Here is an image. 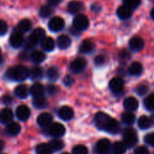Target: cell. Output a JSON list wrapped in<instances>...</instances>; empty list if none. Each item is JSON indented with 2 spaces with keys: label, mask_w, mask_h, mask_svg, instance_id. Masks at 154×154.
I'll return each mask as SVG.
<instances>
[{
  "label": "cell",
  "mask_w": 154,
  "mask_h": 154,
  "mask_svg": "<svg viewBox=\"0 0 154 154\" xmlns=\"http://www.w3.org/2000/svg\"><path fill=\"white\" fill-rule=\"evenodd\" d=\"M122 140L127 148H132L138 142V135L131 128H126L122 132Z\"/></svg>",
  "instance_id": "3"
},
{
  "label": "cell",
  "mask_w": 154,
  "mask_h": 154,
  "mask_svg": "<svg viewBox=\"0 0 154 154\" xmlns=\"http://www.w3.org/2000/svg\"><path fill=\"white\" fill-rule=\"evenodd\" d=\"M24 41H25V38H24V35H23V33L19 32V31H16L14 32L11 35H10V38H9V43L10 45L15 47V48H18L20 46L23 45L24 44Z\"/></svg>",
  "instance_id": "11"
},
{
  "label": "cell",
  "mask_w": 154,
  "mask_h": 154,
  "mask_svg": "<svg viewBox=\"0 0 154 154\" xmlns=\"http://www.w3.org/2000/svg\"><path fill=\"white\" fill-rule=\"evenodd\" d=\"M109 88L114 94H120L123 91L124 88V82L120 77H114L110 81Z\"/></svg>",
  "instance_id": "9"
},
{
  "label": "cell",
  "mask_w": 154,
  "mask_h": 154,
  "mask_svg": "<svg viewBox=\"0 0 154 154\" xmlns=\"http://www.w3.org/2000/svg\"><path fill=\"white\" fill-rule=\"evenodd\" d=\"M83 9H84V4L80 1H72L67 5V11L72 15L78 14Z\"/></svg>",
  "instance_id": "18"
},
{
  "label": "cell",
  "mask_w": 154,
  "mask_h": 154,
  "mask_svg": "<svg viewBox=\"0 0 154 154\" xmlns=\"http://www.w3.org/2000/svg\"><path fill=\"white\" fill-rule=\"evenodd\" d=\"M14 93L17 97H18L20 99H25L29 94V89L27 88V86L26 85H20L15 88Z\"/></svg>",
  "instance_id": "22"
},
{
  "label": "cell",
  "mask_w": 154,
  "mask_h": 154,
  "mask_svg": "<svg viewBox=\"0 0 154 154\" xmlns=\"http://www.w3.org/2000/svg\"><path fill=\"white\" fill-rule=\"evenodd\" d=\"M7 76L11 80L21 82L26 80L29 76V70L27 69V67L24 65H17L9 68L7 71Z\"/></svg>",
  "instance_id": "2"
},
{
  "label": "cell",
  "mask_w": 154,
  "mask_h": 154,
  "mask_svg": "<svg viewBox=\"0 0 154 154\" xmlns=\"http://www.w3.org/2000/svg\"><path fill=\"white\" fill-rule=\"evenodd\" d=\"M53 122V116L48 112H43L37 117V123L41 127H47Z\"/></svg>",
  "instance_id": "16"
},
{
  "label": "cell",
  "mask_w": 154,
  "mask_h": 154,
  "mask_svg": "<svg viewBox=\"0 0 154 154\" xmlns=\"http://www.w3.org/2000/svg\"><path fill=\"white\" fill-rule=\"evenodd\" d=\"M137 123H138L139 128L141 129V130H147V129H149L152 125L151 121H150V118L148 117V116H146V115L140 116L139 118Z\"/></svg>",
  "instance_id": "28"
},
{
  "label": "cell",
  "mask_w": 154,
  "mask_h": 154,
  "mask_svg": "<svg viewBox=\"0 0 154 154\" xmlns=\"http://www.w3.org/2000/svg\"><path fill=\"white\" fill-rule=\"evenodd\" d=\"M53 13H54V8H53V7L50 6V5L43 6V7L40 8V10H39V16H40L42 18L49 17Z\"/></svg>",
  "instance_id": "34"
},
{
  "label": "cell",
  "mask_w": 154,
  "mask_h": 154,
  "mask_svg": "<svg viewBox=\"0 0 154 154\" xmlns=\"http://www.w3.org/2000/svg\"><path fill=\"white\" fill-rule=\"evenodd\" d=\"M46 76H47V78L50 81H55V80H57L58 77H59V72H58L57 68H55V67H50V68H48V70L46 72Z\"/></svg>",
  "instance_id": "37"
},
{
  "label": "cell",
  "mask_w": 154,
  "mask_h": 154,
  "mask_svg": "<svg viewBox=\"0 0 154 154\" xmlns=\"http://www.w3.org/2000/svg\"><path fill=\"white\" fill-rule=\"evenodd\" d=\"M48 27L53 32H59L64 27V20L59 17H54L48 23Z\"/></svg>",
  "instance_id": "7"
},
{
  "label": "cell",
  "mask_w": 154,
  "mask_h": 154,
  "mask_svg": "<svg viewBox=\"0 0 154 154\" xmlns=\"http://www.w3.org/2000/svg\"><path fill=\"white\" fill-rule=\"evenodd\" d=\"M49 134L55 137V138H60L62 136L64 135L65 133V128L62 123L59 122H54V123H51L50 127H49Z\"/></svg>",
  "instance_id": "10"
},
{
  "label": "cell",
  "mask_w": 154,
  "mask_h": 154,
  "mask_svg": "<svg viewBox=\"0 0 154 154\" xmlns=\"http://www.w3.org/2000/svg\"><path fill=\"white\" fill-rule=\"evenodd\" d=\"M48 144H49V146H50V148L52 149L53 151H59V150H61V149L63 148V146H64L63 140H59V139L52 140Z\"/></svg>",
  "instance_id": "36"
},
{
  "label": "cell",
  "mask_w": 154,
  "mask_h": 154,
  "mask_svg": "<svg viewBox=\"0 0 154 154\" xmlns=\"http://www.w3.org/2000/svg\"><path fill=\"white\" fill-rule=\"evenodd\" d=\"M57 45L60 49L64 50L70 47L71 45V38L66 35H62L57 38Z\"/></svg>",
  "instance_id": "24"
},
{
  "label": "cell",
  "mask_w": 154,
  "mask_h": 154,
  "mask_svg": "<svg viewBox=\"0 0 154 154\" xmlns=\"http://www.w3.org/2000/svg\"><path fill=\"white\" fill-rule=\"evenodd\" d=\"M1 62H2V58H0V63H1Z\"/></svg>",
  "instance_id": "55"
},
{
  "label": "cell",
  "mask_w": 154,
  "mask_h": 154,
  "mask_svg": "<svg viewBox=\"0 0 154 154\" xmlns=\"http://www.w3.org/2000/svg\"><path fill=\"white\" fill-rule=\"evenodd\" d=\"M29 93L34 96H40V95H44L45 94V86L41 84H35L33 85L31 87H30V90H29Z\"/></svg>",
  "instance_id": "26"
},
{
  "label": "cell",
  "mask_w": 154,
  "mask_h": 154,
  "mask_svg": "<svg viewBox=\"0 0 154 154\" xmlns=\"http://www.w3.org/2000/svg\"><path fill=\"white\" fill-rule=\"evenodd\" d=\"M30 58H31L33 63H42V62H44L45 60V53H43L41 51L35 50V51L32 52Z\"/></svg>",
  "instance_id": "29"
},
{
  "label": "cell",
  "mask_w": 154,
  "mask_h": 154,
  "mask_svg": "<svg viewBox=\"0 0 154 154\" xmlns=\"http://www.w3.org/2000/svg\"><path fill=\"white\" fill-rule=\"evenodd\" d=\"M87 65V62L83 57H78L74 59L70 65V70L72 73H80L82 72Z\"/></svg>",
  "instance_id": "5"
},
{
  "label": "cell",
  "mask_w": 154,
  "mask_h": 154,
  "mask_svg": "<svg viewBox=\"0 0 154 154\" xmlns=\"http://www.w3.org/2000/svg\"><path fill=\"white\" fill-rule=\"evenodd\" d=\"M131 15H132V9L128 8L125 5L119 7V8L117 9V16L120 19L126 20V19L130 18L131 17Z\"/></svg>",
  "instance_id": "19"
},
{
  "label": "cell",
  "mask_w": 154,
  "mask_h": 154,
  "mask_svg": "<svg viewBox=\"0 0 154 154\" xmlns=\"http://www.w3.org/2000/svg\"><path fill=\"white\" fill-rule=\"evenodd\" d=\"M131 57V54L128 51L126 50H122L121 53H120V58L122 60H129V58Z\"/></svg>",
  "instance_id": "48"
},
{
  "label": "cell",
  "mask_w": 154,
  "mask_h": 154,
  "mask_svg": "<svg viewBox=\"0 0 154 154\" xmlns=\"http://www.w3.org/2000/svg\"><path fill=\"white\" fill-rule=\"evenodd\" d=\"M150 17H151V18L154 20V8H152V10L150 11Z\"/></svg>",
  "instance_id": "52"
},
{
  "label": "cell",
  "mask_w": 154,
  "mask_h": 154,
  "mask_svg": "<svg viewBox=\"0 0 154 154\" xmlns=\"http://www.w3.org/2000/svg\"><path fill=\"white\" fill-rule=\"evenodd\" d=\"M122 1H123V5L127 6L131 9H134L140 5L141 0H122Z\"/></svg>",
  "instance_id": "40"
},
{
  "label": "cell",
  "mask_w": 154,
  "mask_h": 154,
  "mask_svg": "<svg viewBox=\"0 0 154 154\" xmlns=\"http://www.w3.org/2000/svg\"><path fill=\"white\" fill-rule=\"evenodd\" d=\"M112 152L115 154H123L126 151L127 147L123 141H116L112 146Z\"/></svg>",
  "instance_id": "32"
},
{
  "label": "cell",
  "mask_w": 154,
  "mask_h": 154,
  "mask_svg": "<svg viewBox=\"0 0 154 154\" xmlns=\"http://www.w3.org/2000/svg\"><path fill=\"white\" fill-rule=\"evenodd\" d=\"M108 154H109V153H108ZM110 154H115V153H113V152H112V153H110Z\"/></svg>",
  "instance_id": "56"
},
{
  "label": "cell",
  "mask_w": 154,
  "mask_h": 154,
  "mask_svg": "<svg viewBox=\"0 0 154 154\" xmlns=\"http://www.w3.org/2000/svg\"><path fill=\"white\" fill-rule=\"evenodd\" d=\"M32 22L29 19H23L21 20L18 25H17V31L21 33H26L28 32L32 29Z\"/></svg>",
  "instance_id": "27"
},
{
  "label": "cell",
  "mask_w": 154,
  "mask_h": 154,
  "mask_svg": "<svg viewBox=\"0 0 154 154\" xmlns=\"http://www.w3.org/2000/svg\"><path fill=\"white\" fill-rule=\"evenodd\" d=\"M1 100H2V103H5V104H10L12 103V98L10 96H8V95L3 96Z\"/></svg>",
  "instance_id": "49"
},
{
  "label": "cell",
  "mask_w": 154,
  "mask_h": 154,
  "mask_svg": "<svg viewBox=\"0 0 154 154\" xmlns=\"http://www.w3.org/2000/svg\"><path fill=\"white\" fill-rule=\"evenodd\" d=\"M63 154H69V153H63Z\"/></svg>",
  "instance_id": "57"
},
{
  "label": "cell",
  "mask_w": 154,
  "mask_h": 154,
  "mask_svg": "<svg viewBox=\"0 0 154 154\" xmlns=\"http://www.w3.org/2000/svg\"><path fill=\"white\" fill-rule=\"evenodd\" d=\"M36 154H52L53 150L48 143H40L35 147Z\"/></svg>",
  "instance_id": "31"
},
{
  "label": "cell",
  "mask_w": 154,
  "mask_h": 154,
  "mask_svg": "<svg viewBox=\"0 0 154 154\" xmlns=\"http://www.w3.org/2000/svg\"><path fill=\"white\" fill-rule=\"evenodd\" d=\"M5 148V143L2 140H0V152H1Z\"/></svg>",
  "instance_id": "51"
},
{
  "label": "cell",
  "mask_w": 154,
  "mask_h": 154,
  "mask_svg": "<svg viewBox=\"0 0 154 154\" xmlns=\"http://www.w3.org/2000/svg\"><path fill=\"white\" fill-rule=\"evenodd\" d=\"M105 61H106V59H105L104 55L99 54V55H97V56L95 57V59H94V63H95L96 65H103V64L105 63Z\"/></svg>",
  "instance_id": "45"
},
{
  "label": "cell",
  "mask_w": 154,
  "mask_h": 154,
  "mask_svg": "<svg viewBox=\"0 0 154 154\" xmlns=\"http://www.w3.org/2000/svg\"><path fill=\"white\" fill-rule=\"evenodd\" d=\"M111 148H112L111 141L108 139H102L96 143L95 150L97 154H108Z\"/></svg>",
  "instance_id": "8"
},
{
  "label": "cell",
  "mask_w": 154,
  "mask_h": 154,
  "mask_svg": "<svg viewBox=\"0 0 154 154\" xmlns=\"http://www.w3.org/2000/svg\"><path fill=\"white\" fill-rule=\"evenodd\" d=\"M58 116L63 121H70L74 116V112L70 106H62L58 111Z\"/></svg>",
  "instance_id": "13"
},
{
  "label": "cell",
  "mask_w": 154,
  "mask_h": 154,
  "mask_svg": "<svg viewBox=\"0 0 154 154\" xmlns=\"http://www.w3.org/2000/svg\"><path fill=\"white\" fill-rule=\"evenodd\" d=\"M41 46L42 48L46 51V52H51L54 49V46H55V43H54V40L50 37V36H47V37H45L42 41H41Z\"/></svg>",
  "instance_id": "23"
},
{
  "label": "cell",
  "mask_w": 154,
  "mask_h": 154,
  "mask_svg": "<svg viewBox=\"0 0 154 154\" xmlns=\"http://www.w3.org/2000/svg\"><path fill=\"white\" fill-rule=\"evenodd\" d=\"M130 49L133 52H140L144 47V41L139 36H133L129 41Z\"/></svg>",
  "instance_id": "12"
},
{
  "label": "cell",
  "mask_w": 154,
  "mask_h": 154,
  "mask_svg": "<svg viewBox=\"0 0 154 154\" xmlns=\"http://www.w3.org/2000/svg\"><path fill=\"white\" fill-rule=\"evenodd\" d=\"M45 31L41 27H37V28H35V30L32 31V33H31V35H30L27 41L33 46H35V45L40 43L45 38Z\"/></svg>",
  "instance_id": "6"
},
{
  "label": "cell",
  "mask_w": 154,
  "mask_h": 154,
  "mask_svg": "<svg viewBox=\"0 0 154 154\" xmlns=\"http://www.w3.org/2000/svg\"><path fill=\"white\" fill-rule=\"evenodd\" d=\"M96 127L111 134H117L120 131V123L110 115L104 112H97L94 116Z\"/></svg>",
  "instance_id": "1"
},
{
  "label": "cell",
  "mask_w": 154,
  "mask_h": 154,
  "mask_svg": "<svg viewBox=\"0 0 154 154\" xmlns=\"http://www.w3.org/2000/svg\"><path fill=\"white\" fill-rule=\"evenodd\" d=\"M94 48H95L94 43L89 39H85L81 43L79 46V52L82 54H89L92 53L94 50Z\"/></svg>",
  "instance_id": "15"
},
{
  "label": "cell",
  "mask_w": 154,
  "mask_h": 154,
  "mask_svg": "<svg viewBox=\"0 0 154 154\" xmlns=\"http://www.w3.org/2000/svg\"><path fill=\"white\" fill-rule=\"evenodd\" d=\"M144 141H145L147 144H149V145L154 147V132H150V133L147 134V135L144 137Z\"/></svg>",
  "instance_id": "42"
},
{
  "label": "cell",
  "mask_w": 154,
  "mask_h": 154,
  "mask_svg": "<svg viewBox=\"0 0 154 154\" xmlns=\"http://www.w3.org/2000/svg\"><path fill=\"white\" fill-rule=\"evenodd\" d=\"M33 104L35 108L38 109H43L45 108L47 106V101L45 99V97L44 95H40V96H35L33 99Z\"/></svg>",
  "instance_id": "30"
},
{
  "label": "cell",
  "mask_w": 154,
  "mask_h": 154,
  "mask_svg": "<svg viewBox=\"0 0 154 154\" xmlns=\"http://www.w3.org/2000/svg\"><path fill=\"white\" fill-rule=\"evenodd\" d=\"M150 121H151V123H152V124H154V113L151 115V117H150Z\"/></svg>",
  "instance_id": "53"
},
{
  "label": "cell",
  "mask_w": 154,
  "mask_h": 154,
  "mask_svg": "<svg viewBox=\"0 0 154 154\" xmlns=\"http://www.w3.org/2000/svg\"><path fill=\"white\" fill-rule=\"evenodd\" d=\"M144 106L148 111H154V94H150L144 99Z\"/></svg>",
  "instance_id": "38"
},
{
  "label": "cell",
  "mask_w": 154,
  "mask_h": 154,
  "mask_svg": "<svg viewBox=\"0 0 154 154\" xmlns=\"http://www.w3.org/2000/svg\"><path fill=\"white\" fill-rule=\"evenodd\" d=\"M122 121L123 123H125L127 125H131L135 122V115L131 112L127 111L122 114Z\"/></svg>",
  "instance_id": "33"
},
{
  "label": "cell",
  "mask_w": 154,
  "mask_h": 154,
  "mask_svg": "<svg viewBox=\"0 0 154 154\" xmlns=\"http://www.w3.org/2000/svg\"><path fill=\"white\" fill-rule=\"evenodd\" d=\"M20 131H21V126L17 122H10L9 123L7 124L6 131L10 136H17V134H19Z\"/></svg>",
  "instance_id": "21"
},
{
  "label": "cell",
  "mask_w": 154,
  "mask_h": 154,
  "mask_svg": "<svg viewBox=\"0 0 154 154\" xmlns=\"http://www.w3.org/2000/svg\"><path fill=\"white\" fill-rule=\"evenodd\" d=\"M13 117H14L13 112L8 108H5L0 111V122L1 123L4 124L9 123L10 122H12Z\"/></svg>",
  "instance_id": "17"
},
{
  "label": "cell",
  "mask_w": 154,
  "mask_h": 154,
  "mask_svg": "<svg viewBox=\"0 0 154 154\" xmlns=\"http://www.w3.org/2000/svg\"><path fill=\"white\" fill-rule=\"evenodd\" d=\"M142 65L139 62H133L130 66H129V73L132 76H139L142 72Z\"/></svg>",
  "instance_id": "25"
},
{
  "label": "cell",
  "mask_w": 154,
  "mask_h": 154,
  "mask_svg": "<svg viewBox=\"0 0 154 154\" xmlns=\"http://www.w3.org/2000/svg\"><path fill=\"white\" fill-rule=\"evenodd\" d=\"M47 2L50 6L52 7H55L57 5H59L61 2H62V0H47Z\"/></svg>",
  "instance_id": "50"
},
{
  "label": "cell",
  "mask_w": 154,
  "mask_h": 154,
  "mask_svg": "<svg viewBox=\"0 0 154 154\" xmlns=\"http://www.w3.org/2000/svg\"><path fill=\"white\" fill-rule=\"evenodd\" d=\"M73 83H74V80L71 75H66L63 78V85L66 86H72Z\"/></svg>",
  "instance_id": "46"
},
{
  "label": "cell",
  "mask_w": 154,
  "mask_h": 154,
  "mask_svg": "<svg viewBox=\"0 0 154 154\" xmlns=\"http://www.w3.org/2000/svg\"><path fill=\"white\" fill-rule=\"evenodd\" d=\"M8 31V25L4 20L0 19V35H4Z\"/></svg>",
  "instance_id": "44"
},
{
  "label": "cell",
  "mask_w": 154,
  "mask_h": 154,
  "mask_svg": "<svg viewBox=\"0 0 154 154\" xmlns=\"http://www.w3.org/2000/svg\"><path fill=\"white\" fill-rule=\"evenodd\" d=\"M0 58H1V49H0Z\"/></svg>",
  "instance_id": "54"
},
{
  "label": "cell",
  "mask_w": 154,
  "mask_h": 154,
  "mask_svg": "<svg viewBox=\"0 0 154 154\" xmlns=\"http://www.w3.org/2000/svg\"><path fill=\"white\" fill-rule=\"evenodd\" d=\"M134 154H149V149L145 146H139L135 148L134 149Z\"/></svg>",
  "instance_id": "43"
},
{
  "label": "cell",
  "mask_w": 154,
  "mask_h": 154,
  "mask_svg": "<svg viewBox=\"0 0 154 154\" xmlns=\"http://www.w3.org/2000/svg\"><path fill=\"white\" fill-rule=\"evenodd\" d=\"M72 26L77 31H85L89 26V19L86 16L83 14H78L75 16L72 21Z\"/></svg>",
  "instance_id": "4"
},
{
  "label": "cell",
  "mask_w": 154,
  "mask_h": 154,
  "mask_svg": "<svg viewBox=\"0 0 154 154\" xmlns=\"http://www.w3.org/2000/svg\"><path fill=\"white\" fill-rule=\"evenodd\" d=\"M72 154H88V149L86 146L83 145V144H78L75 145L72 149Z\"/></svg>",
  "instance_id": "39"
},
{
  "label": "cell",
  "mask_w": 154,
  "mask_h": 154,
  "mask_svg": "<svg viewBox=\"0 0 154 154\" xmlns=\"http://www.w3.org/2000/svg\"><path fill=\"white\" fill-rule=\"evenodd\" d=\"M16 115L18 118V120L25 122L30 117L31 112H30V109L26 105H20L17 108Z\"/></svg>",
  "instance_id": "14"
},
{
  "label": "cell",
  "mask_w": 154,
  "mask_h": 154,
  "mask_svg": "<svg viewBox=\"0 0 154 154\" xmlns=\"http://www.w3.org/2000/svg\"><path fill=\"white\" fill-rule=\"evenodd\" d=\"M123 106L127 111L133 112V111H136L138 109L139 103H138V100L135 99L134 97H128L124 100Z\"/></svg>",
  "instance_id": "20"
},
{
  "label": "cell",
  "mask_w": 154,
  "mask_h": 154,
  "mask_svg": "<svg viewBox=\"0 0 154 154\" xmlns=\"http://www.w3.org/2000/svg\"><path fill=\"white\" fill-rule=\"evenodd\" d=\"M136 94L140 96H142L144 94H146L148 93V86L147 85H140L136 87V90H135Z\"/></svg>",
  "instance_id": "41"
},
{
  "label": "cell",
  "mask_w": 154,
  "mask_h": 154,
  "mask_svg": "<svg viewBox=\"0 0 154 154\" xmlns=\"http://www.w3.org/2000/svg\"><path fill=\"white\" fill-rule=\"evenodd\" d=\"M47 92L50 95H55L58 93V88L54 85H50L47 86Z\"/></svg>",
  "instance_id": "47"
},
{
  "label": "cell",
  "mask_w": 154,
  "mask_h": 154,
  "mask_svg": "<svg viewBox=\"0 0 154 154\" xmlns=\"http://www.w3.org/2000/svg\"><path fill=\"white\" fill-rule=\"evenodd\" d=\"M43 75H44V72H43L42 68H40L38 66H35L31 71H29V76H31V78L34 80L42 78Z\"/></svg>",
  "instance_id": "35"
}]
</instances>
